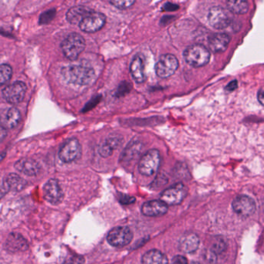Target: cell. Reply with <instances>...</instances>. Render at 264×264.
<instances>
[{"label": "cell", "instance_id": "cell-1", "mask_svg": "<svg viewBox=\"0 0 264 264\" xmlns=\"http://www.w3.org/2000/svg\"><path fill=\"white\" fill-rule=\"evenodd\" d=\"M67 82L78 85H87L95 79V70L86 64H75L64 67L61 71Z\"/></svg>", "mask_w": 264, "mask_h": 264}, {"label": "cell", "instance_id": "cell-2", "mask_svg": "<svg viewBox=\"0 0 264 264\" xmlns=\"http://www.w3.org/2000/svg\"><path fill=\"white\" fill-rule=\"evenodd\" d=\"M85 47V40L78 33H71L69 35L61 44V49L64 56L70 61L78 59L80 54L84 51Z\"/></svg>", "mask_w": 264, "mask_h": 264}, {"label": "cell", "instance_id": "cell-3", "mask_svg": "<svg viewBox=\"0 0 264 264\" xmlns=\"http://www.w3.org/2000/svg\"><path fill=\"white\" fill-rule=\"evenodd\" d=\"M184 58L187 64L193 67L206 65L210 60L208 49L200 44L190 46L184 52Z\"/></svg>", "mask_w": 264, "mask_h": 264}, {"label": "cell", "instance_id": "cell-4", "mask_svg": "<svg viewBox=\"0 0 264 264\" xmlns=\"http://www.w3.org/2000/svg\"><path fill=\"white\" fill-rule=\"evenodd\" d=\"M161 156L158 150L152 149L147 152L139 163V171L145 176H151L157 173L160 166Z\"/></svg>", "mask_w": 264, "mask_h": 264}, {"label": "cell", "instance_id": "cell-5", "mask_svg": "<svg viewBox=\"0 0 264 264\" xmlns=\"http://www.w3.org/2000/svg\"><path fill=\"white\" fill-rule=\"evenodd\" d=\"M188 190L182 183L175 184L161 194L160 200L167 205H176L180 204L186 197Z\"/></svg>", "mask_w": 264, "mask_h": 264}, {"label": "cell", "instance_id": "cell-6", "mask_svg": "<svg viewBox=\"0 0 264 264\" xmlns=\"http://www.w3.org/2000/svg\"><path fill=\"white\" fill-rule=\"evenodd\" d=\"M179 66V61L174 55H163L156 64V74L161 78H169L176 73Z\"/></svg>", "mask_w": 264, "mask_h": 264}, {"label": "cell", "instance_id": "cell-7", "mask_svg": "<svg viewBox=\"0 0 264 264\" xmlns=\"http://www.w3.org/2000/svg\"><path fill=\"white\" fill-rule=\"evenodd\" d=\"M208 21L213 28L222 30L231 24L232 16L230 11L221 7H213L209 12Z\"/></svg>", "mask_w": 264, "mask_h": 264}, {"label": "cell", "instance_id": "cell-8", "mask_svg": "<svg viewBox=\"0 0 264 264\" xmlns=\"http://www.w3.org/2000/svg\"><path fill=\"white\" fill-rule=\"evenodd\" d=\"M81 156V145L77 139L66 141L60 148L59 158L64 163H70Z\"/></svg>", "mask_w": 264, "mask_h": 264}, {"label": "cell", "instance_id": "cell-9", "mask_svg": "<svg viewBox=\"0 0 264 264\" xmlns=\"http://www.w3.org/2000/svg\"><path fill=\"white\" fill-rule=\"evenodd\" d=\"M133 238L131 230L127 227H116L109 232L107 242L110 245L116 247H122L130 243Z\"/></svg>", "mask_w": 264, "mask_h": 264}, {"label": "cell", "instance_id": "cell-10", "mask_svg": "<svg viewBox=\"0 0 264 264\" xmlns=\"http://www.w3.org/2000/svg\"><path fill=\"white\" fill-rule=\"evenodd\" d=\"M106 23L104 14L91 11L79 24L80 28L85 33H95L103 28Z\"/></svg>", "mask_w": 264, "mask_h": 264}, {"label": "cell", "instance_id": "cell-11", "mask_svg": "<svg viewBox=\"0 0 264 264\" xmlns=\"http://www.w3.org/2000/svg\"><path fill=\"white\" fill-rule=\"evenodd\" d=\"M233 211L243 217H248L255 213L256 205L255 201L250 196L242 195L235 198L232 203Z\"/></svg>", "mask_w": 264, "mask_h": 264}, {"label": "cell", "instance_id": "cell-12", "mask_svg": "<svg viewBox=\"0 0 264 264\" xmlns=\"http://www.w3.org/2000/svg\"><path fill=\"white\" fill-rule=\"evenodd\" d=\"M27 86L22 81H16L3 90L4 98L11 104H18L21 102L25 97Z\"/></svg>", "mask_w": 264, "mask_h": 264}, {"label": "cell", "instance_id": "cell-13", "mask_svg": "<svg viewBox=\"0 0 264 264\" xmlns=\"http://www.w3.org/2000/svg\"><path fill=\"white\" fill-rule=\"evenodd\" d=\"M44 196L46 200L53 205H58L64 199V193L56 179H50L44 186Z\"/></svg>", "mask_w": 264, "mask_h": 264}, {"label": "cell", "instance_id": "cell-14", "mask_svg": "<svg viewBox=\"0 0 264 264\" xmlns=\"http://www.w3.org/2000/svg\"><path fill=\"white\" fill-rule=\"evenodd\" d=\"M5 248L11 253L26 251L29 248L27 239L20 233H12L9 235L5 242Z\"/></svg>", "mask_w": 264, "mask_h": 264}, {"label": "cell", "instance_id": "cell-15", "mask_svg": "<svg viewBox=\"0 0 264 264\" xmlns=\"http://www.w3.org/2000/svg\"><path fill=\"white\" fill-rule=\"evenodd\" d=\"M21 120V112L15 107L6 109L0 115V124L5 129L16 127Z\"/></svg>", "mask_w": 264, "mask_h": 264}, {"label": "cell", "instance_id": "cell-16", "mask_svg": "<svg viewBox=\"0 0 264 264\" xmlns=\"http://www.w3.org/2000/svg\"><path fill=\"white\" fill-rule=\"evenodd\" d=\"M142 212L147 216H163L168 212V205L162 200L149 201L143 204Z\"/></svg>", "mask_w": 264, "mask_h": 264}, {"label": "cell", "instance_id": "cell-17", "mask_svg": "<svg viewBox=\"0 0 264 264\" xmlns=\"http://www.w3.org/2000/svg\"><path fill=\"white\" fill-rule=\"evenodd\" d=\"M123 139L120 136H112L106 139L100 145L98 153L102 157L107 158L113 154V152L122 144Z\"/></svg>", "mask_w": 264, "mask_h": 264}, {"label": "cell", "instance_id": "cell-18", "mask_svg": "<svg viewBox=\"0 0 264 264\" xmlns=\"http://www.w3.org/2000/svg\"><path fill=\"white\" fill-rule=\"evenodd\" d=\"M230 38L225 33H216L209 39V46L213 53H222L227 50Z\"/></svg>", "mask_w": 264, "mask_h": 264}, {"label": "cell", "instance_id": "cell-19", "mask_svg": "<svg viewBox=\"0 0 264 264\" xmlns=\"http://www.w3.org/2000/svg\"><path fill=\"white\" fill-rule=\"evenodd\" d=\"M130 73L135 81L139 84L146 81L144 61L141 56H137L133 59L130 67Z\"/></svg>", "mask_w": 264, "mask_h": 264}, {"label": "cell", "instance_id": "cell-20", "mask_svg": "<svg viewBox=\"0 0 264 264\" xmlns=\"http://www.w3.org/2000/svg\"><path fill=\"white\" fill-rule=\"evenodd\" d=\"M15 168L21 173L29 176H36L40 171L37 162L32 159H21L15 164Z\"/></svg>", "mask_w": 264, "mask_h": 264}, {"label": "cell", "instance_id": "cell-21", "mask_svg": "<svg viewBox=\"0 0 264 264\" xmlns=\"http://www.w3.org/2000/svg\"><path fill=\"white\" fill-rule=\"evenodd\" d=\"M199 238L194 233L184 235L179 241V249L185 253H193L199 248Z\"/></svg>", "mask_w": 264, "mask_h": 264}, {"label": "cell", "instance_id": "cell-22", "mask_svg": "<svg viewBox=\"0 0 264 264\" xmlns=\"http://www.w3.org/2000/svg\"><path fill=\"white\" fill-rule=\"evenodd\" d=\"M91 12L90 9L83 6L72 7L67 13V20L70 24H81V21Z\"/></svg>", "mask_w": 264, "mask_h": 264}, {"label": "cell", "instance_id": "cell-23", "mask_svg": "<svg viewBox=\"0 0 264 264\" xmlns=\"http://www.w3.org/2000/svg\"><path fill=\"white\" fill-rule=\"evenodd\" d=\"M142 264H168L166 256L157 250L147 252L142 259Z\"/></svg>", "mask_w": 264, "mask_h": 264}, {"label": "cell", "instance_id": "cell-24", "mask_svg": "<svg viewBox=\"0 0 264 264\" xmlns=\"http://www.w3.org/2000/svg\"><path fill=\"white\" fill-rule=\"evenodd\" d=\"M9 191L21 192L27 185V182L18 175L12 173L6 177L4 181Z\"/></svg>", "mask_w": 264, "mask_h": 264}, {"label": "cell", "instance_id": "cell-25", "mask_svg": "<svg viewBox=\"0 0 264 264\" xmlns=\"http://www.w3.org/2000/svg\"><path fill=\"white\" fill-rule=\"evenodd\" d=\"M227 6L235 14H244L249 10L248 0H227Z\"/></svg>", "mask_w": 264, "mask_h": 264}, {"label": "cell", "instance_id": "cell-26", "mask_svg": "<svg viewBox=\"0 0 264 264\" xmlns=\"http://www.w3.org/2000/svg\"><path fill=\"white\" fill-rule=\"evenodd\" d=\"M13 75L12 67L8 64L0 65V86L8 83Z\"/></svg>", "mask_w": 264, "mask_h": 264}, {"label": "cell", "instance_id": "cell-27", "mask_svg": "<svg viewBox=\"0 0 264 264\" xmlns=\"http://www.w3.org/2000/svg\"><path fill=\"white\" fill-rule=\"evenodd\" d=\"M141 148H142V145L138 143L129 145L123 155V159L124 161H130L135 159L136 156L140 153Z\"/></svg>", "mask_w": 264, "mask_h": 264}, {"label": "cell", "instance_id": "cell-28", "mask_svg": "<svg viewBox=\"0 0 264 264\" xmlns=\"http://www.w3.org/2000/svg\"><path fill=\"white\" fill-rule=\"evenodd\" d=\"M227 242L223 238L220 237L216 239L213 242L211 247V253L214 255H219L223 253L227 249Z\"/></svg>", "mask_w": 264, "mask_h": 264}, {"label": "cell", "instance_id": "cell-29", "mask_svg": "<svg viewBox=\"0 0 264 264\" xmlns=\"http://www.w3.org/2000/svg\"><path fill=\"white\" fill-rule=\"evenodd\" d=\"M110 2L114 7L120 10H125L131 7L136 2V0H110Z\"/></svg>", "mask_w": 264, "mask_h": 264}, {"label": "cell", "instance_id": "cell-30", "mask_svg": "<svg viewBox=\"0 0 264 264\" xmlns=\"http://www.w3.org/2000/svg\"><path fill=\"white\" fill-rule=\"evenodd\" d=\"M84 258L78 254L70 255L64 259V264H83Z\"/></svg>", "mask_w": 264, "mask_h": 264}, {"label": "cell", "instance_id": "cell-31", "mask_svg": "<svg viewBox=\"0 0 264 264\" xmlns=\"http://www.w3.org/2000/svg\"><path fill=\"white\" fill-rule=\"evenodd\" d=\"M55 15H56V10H48V11H46L45 13L41 14V17H40V24H48V23H50V21L54 18Z\"/></svg>", "mask_w": 264, "mask_h": 264}, {"label": "cell", "instance_id": "cell-32", "mask_svg": "<svg viewBox=\"0 0 264 264\" xmlns=\"http://www.w3.org/2000/svg\"><path fill=\"white\" fill-rule=\"evenodd\" d=\"M130 88H131V86L128 82H123V84H121L117 90L116 95L118 96H122L130 91Z\"/></svg>", "mask_w": 264, "mask_h": 264}, {"label": "cell", "instance_id": "cell-33", "mask_svg": "<svg viewBox=\"0 0 264 264\" xmlns=\"http://www.w3.org/2000/svg\"><path fill=\"white\" fill-rule=\"evenodd\" d=\"M119 201L123 205H129V204L133 203L136 201V199L131 196H127V195H121Z\"/></svg>", "mask_w": 264, "mask_h": 264}, {"label": "cell", "instance_id": "cell-34", "mask_svg": "<svg viewBox=\"0 0 264 264\" xmlns=\"http://www.w3.org/2000/svg\"><path fill=\"white\" fill-rule=\"evenodd\" d=\"M173 264H188V260L185 256L179 255L173 258Z\"/></svg>", "mask_w": 264, "mask_h": 264}, {"label": "cell", "instance_id": "cell-35", "mask_svg": "<svg viewBox=\"0 0 264 264\" xmlns=\"http://www.w3.org/2000/svg\"><path fill=\"white\" fill-rule=\"evenodd\" d=\"M8 192V188L6 186L4 182H0V199H2Z\"/></svg>", "mask_w": 264, "mask_h": 264}, {"label": "cell", "instance_id": "cell-36", "mask_svg": "<svg viewBox=\"0 0 264 264\" xmlns=\"http://www.w3.org/2000/svg\"><path fill=\"white\" fill-rule=\"evenodd\" d=\"M237 86V81H231V82H230V84H229L228 85L225 87V90H228V91H233V90H236Z\"/></svg>", "mask_w": 264, "mask_h": 264}, {"label": "cell", "instance_id": "cell-37", "mask_svg": "<svg viewBox=\"0 0 264 264\" xmlns=\"http://www.w3.org/2000/svg\"><path fill=\"white\" fill-rule=\"evenodd\" d=\"M7 129L4 128L2 126H0V143L3 142V141L5 139V138L7 137Z\"/></svg>", "mask_w": 264, "mask_h": 264}, {"label": "cell", "instance_id": "cell-38", "mask_svg": "<svg viewBox=\"0 0 264 264\" xmlns=\"http://www.w3.org/2000/svg\"><path fill=\"white\" fill-rule=\"evenodd\" d=\"M258 101L259 102L264 106V89H261L259 92H258L257 95Z\"/></svg>", "mask_w": 264, "mask_h": 264}, {"label": "cell", "instance_id": "cell-39", "mask_svg": "<svg viewBox=\"0 0 264 264\" xmlns=\"http://www.w3.org/2000/svg\"><path fill=\"white\" fill-rule=\"evenodd\" d=\"M4 156H5V155H1V156H0V162L4 159Z\"/></svg>", "mask_w": 264, "mask_h": 264}, {"label": "cell", "instance_id": "cell-40", "mask_svg": "<svg viewBox=\"0 0 264 264\" xmlns=\"http://www.w3.org/2000/svg\"><path fill=\"white\" fill-rule=\"evenodd\" d=\"M191 264H199V262H193Z\"/></svg>", "mask_w": 264, "mask_h": 264}]
</instances>
